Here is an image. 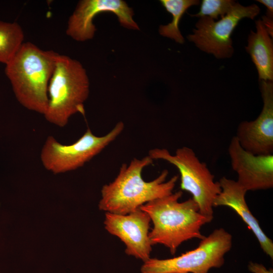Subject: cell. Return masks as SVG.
<instances>
[{"instance_id": "6", "label": "cell", "mask_w": 273, "mask_h": 273, "mask_svg": "<svg viewBox=\"0 0 273 273\" xmlns=\"http://www.w3.org/2000/svg\"><path fill=\"white\" fill-rule=\"evenodd\" d=\"M232 246V236L223 228L205 237L194 250L169 259L149 258L141 267V273H208L224 263V256Z\"/></svg>"}, {"instance_id": "15", "label": "cell", "mask_w": 273, "mask_h": 273, "mask_svg": "<svg viewBox=\"0 0 273 273\" xmlns=\"http://www.w3.org/2000/svg\"><path fill=\"white\" fill-rule=\"evenodd\" d=\"M162 6L172 16V21L165 25L159 27L160 35L174 40L182 44L185 39L179 29V22L186 11L191 7L200 4L198 0H161Z\"/></svg>"}, {"instance_id": "7", "label": "cell", "mask_w": 273, "mask_h": 273, "mask_svg": "<svg viewBox=\"0 0 273 273\" xmlns=\"http://www.w3.org/2000/svg\"><path fill=\"white\" fill-rule=\"evenodd\" d=\"M124 128V124L119 121L106 134L99 136L88 127L79 139L70 145L62 144L53 136H49L40 152L42 164L55 174L75 170L101 153Z\"/></svg>"}, {"instance_id": "13", "label": "cell", "mask_w": 273, "mask_h": 273, "mask_svg": "<svg viewBox=\"0 0 273 273\" xmlns=\"http://www.w3.org/2000/svg\"><path fill=\"white\" fill-rule=\"evenodd\" d=\"M218 182L221 191L215 199L213 207L223 206L233 209L254 234L263 252L272 259L273 242L263 232L251 212L245 200L247 191L236 180L224 176Z\"/></svg>"}, {"instance_id": "10", "label": "cell", "mask_w": 273, "mask_h": 273, "mask_svg": "<svg viewBox=\"0 0 273 273\" xmlns=\"http://www.w3.org/2000/svg\"><path fill=\"white\" fill-rule=\"evenodd\" d=\"M263 101L261 112L256 119L243 121L238 126L236 135L240 146L256 155L273 153V82L259 81Z\"/></svg>"}, {"instance_id": "8", "label": "cell", "mask_w": 273, "mask_h": 273, "mask_svg": "<svg viewBox=\"0 0 273 273\" xmlns=\"http://www.w3.org/2000/svg\"><path fill=\"white\" fill-rule=\"evenodd\" d=\"M260 11L256 4L244 6L236 2L231 11L217 21L206 16L199 18L187 38L201 51L217 59L230 58L234 52L231 38L233 31L242 19L253 20Z\"/></svg>"}, {"instance_id": "5", "label": "cell", "mask_w": 273, "mask_h": 273, "mask_svg": "<svg viewBox=\"0 0 273 273\" xmlns=\"http://www.w3.org/2000/svg\"><path fill=\"white\" fill-rule=\"evenodd\" d=\"M148 156L154 160H163L175 166L180 174V189L191 193L200 212L212 220L213 202L221 189L207 164L200 161L194 151L182 147L172 155L166 149L154 148L149 151Z\"/></svg>"}, {"instance_id": "20", "label": "cell", "mask_w": 273, "mask_h": 273, "mask_svg": "<svg viewBox=\"0 0 273 273\" xmlns=\"http://www.w3.org/2000/svg\"><path fill=\"white\" fill-rule=\"evenodd\" d=\"M257 1L266 7L267 11L265 16L273 19V1L272 0H257Z\"/></svg>"}, {"instance_id": "3", "label": "cell", "mask_w": 273, "mask_h": 273, "mask_svg": "<svg viewBox=\"0 0 273 273\" xmlns=\"http://www.w3.org/2000/svg\"><path fill=\"white\" fill-rule=\"evenodd\" d=\"M58 53L24 42L6 65L5 73L15 96L27 109L43 115L48 105V86Z\"/></svg>"}, {"instance_id": "2", "label": "cell", "mask_w": 273, "mask_h": 273, "mask_svg": "<svg viewBox=\"0 0 273 273\" xmlns=\"http://www.w3.org/2000/svg\"><path fill=\"white\" fill-rule=\"evenodd\" d=\"M183 192L179 191L148 202L140 207L153 223L149 237L152 245L159 244L168 248L171 254L184 242L203 239L201 227L212 219L202 214L192 199L180 202Z\"/></svg>"}, {"instance_id": "19", "label": "cell", "mask_w": 273, "mask_h": 273, "mask_svg": "<svg viewBox=\"0 0 273 273\" xmlns=\"http://www.w3.org/2000/svg\"><path fill=\"white\" fill-rule=\"evenodd\" d=\"M266 31L271 38L273 36V19L264 15L261 20Z\"/></svg>"}, {"instance_id": "11", "label": "cell", "mask_w": 273, "mask_h": 273, "mask_svg": "<svg viewBox=\"0 0 273 273\" xmlns=\"http://www.w3.org/2000/svg\"><path fill=\"white\" fill-rule=\"evenodd\" d=\"M151 221L148 214L139 208L125 215L106 212L104 223L107 232L125 244L126 254L144 262L150 258L152 251L149 237Z\"/></svg>"}, {"instance_id": "18", "label": "cell", "mask_w": 273, "mask_h": 273, "mask_svg": "<svg viewBox=\"0 0 273 273\" xmlns=\"http://www.w3.org/2000/svg\"><path fill=\"white\" fill-rule=\"evenodd\" d=\"M248 269L253 273H273L272 269L268 270L263 265L252 262L249 263Z\"/></svg>"}, {"instance_id": "9", "label": "cell", "mask_w": 273, "mask_h": 273, "mask_svg": "<svg viewBox=\"0 0 273 273\" xmlns=\"http://www.w3.org/2000/svg\"><path fill=\"white\" fill-rule=\"evenodd\" d=\"M105 12L115 14L122 26L130 29H139L133 19V10L125 2L122 0H82L79 2L69 18L66 34L78 41L92 39L96 31L93 19L98 14Z\"/></svg>"}, {"instance_id": "1", "label": "cell", "mask_w": 273, "mask_h": 273, "mask_svg": "<svg viewBox=\"0 0 273 273\" xmlns=\"http://www.w3.org/2000/svg\"><path fill=\"white\" fill-rule=\"evenodd\" d=\"M153 161L148 155L142 159L134 158L128 164H122L115 179L103 187L100 209L125 215L148 202L172 194L178 176L174 175L166 180L167 170H163L153 180L147 181L143 178L144 168L152 165Z\"/></svg>"}, {"instance_id": "4", "label": "cell", "mask_w": 273, "mask_h": 273, "mask_svg": "<svg viewBox=\"0 0 273 273\" xmlns=\"http://www.w3.org/2000/svg\"><path fill=\"white\" fill-rule=\"evenodd\" d=\"M89 92L88 77L82 64L58 54L48 86V105L43 115L49 122L64 127L73 115H84V104Z\"/></svg>"}, {"instance_id": "12", "label": "cell", "mask_w": 273, "mask_h": 273, "mask_svg": "<svg viewBox=\"0 0 273 273\" xmlns=\"http://www.w3.org/2000/svg\"><path fill=\"white\" fill-rule=\"evenodd\" d=\"M233 169L238 184L247 191L273 187V155H256L245 150L235 136L228 148Z\"/></svg>"}, {"instance_id": "16", "label": "cell", "mask_w": 273, "mask_h": 273, "mask_svg": "<svg viewBox=\"0 0 273 273\" xmlns=\"http://www.w3.org/2000/svg\"><path fill=\"white\" fill-rule=\"evenodd\" d=\"M21 26L16 22L0 21V63L8 64L24 42Z\"/></svg>"}, {"instance_id": "17", "label": "cell", "mask_w": 273, "mask_h": 273, "mask_svg": "<svg viewBox=\"0 0 273 273\" xmlns=\"http://www.w3.org/2000/svg\"><path fill=\"white\" fill-rule=\"evenodd\" d=\"M235 3L233 0H203L199 12L191 16L198 18L206 16L218 20L231 11Z\"/></svg>"}, {"instance_id": "14", "label": "cell", "mask_w": 273, "mask_h": 273, "mask_svg": "<svg viewBox=\"0 0 273 273\" xmlns=\"http://www.w3.org/2000/svg\"><path fill=\"white\" fill-rule=\"evenodd\" d=\"M256 31H250L245 47L257 70L259 80L273 81L272 39L261 19L255 21Z\"/></svg>"}]
</instances>
